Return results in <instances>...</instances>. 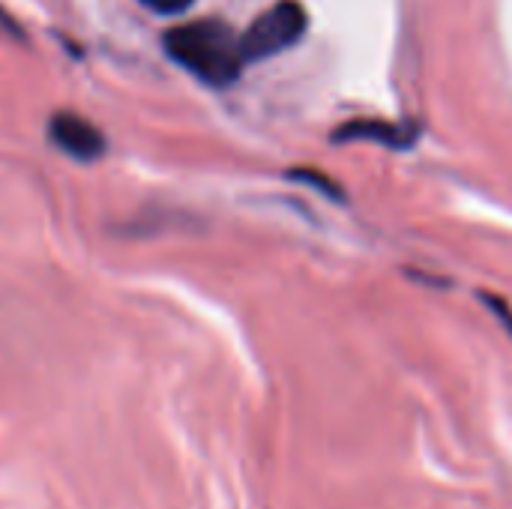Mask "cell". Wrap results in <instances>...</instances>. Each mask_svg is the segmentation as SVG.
I'll return each mask as SVG.
<instances>
[{
  "label": "cell",
  "instance_id": "2",
  "mask_svg": "<svg viewBox=\"0 0 512 509\" xmlns=\"http://www.w3.org/2000/svg\"><path fill=\"white\" fill-rule=\"evenodd\" d=\"M303 33H306V9L297 0H279L276 6L261 12L249 24V30L240 36L243 60L255 63V60L273 57V54L297 45Z\"/></svg>",
  "mask_w": 512,
  "mask_h": 509
},
{
  "label": "cell",
  "instance_id": "4",
  "mask_svg": "<svg viewBox=\"0 0 512 509\" xmlns=\"http://www.w3.org/2000/svg\"><path fill=\"white\" fill-rule=\"evenodd\" d=\"M333 141H375L393 150H405L417 141V129L405 123H387V120H351L336 129Z\"/></svg>",
  "mask_w": 512,
  "mask_h": 509
},
{
  "label": "cell",
  "instance_id": "5",
  "mask_svg": "<svg viewBox=\"0 0 512 509\" xmlns=\"http://www.w3.org/2000/svg\"><path fill=\"white\" fill-rule=\"evenodd\" d=\"M147 9H153V12H159V15H180V12H186L195 0H141Z\"/></svg>",
  "mask_w": 512,
  "mask_h": 509
},
{
  "label": "cell",
  "instance_id": "1",
  "mask_svg": "<svg viewBox=\"0 0 512 509\" xmlns=\"http://www.w3.org/2000/svg\"><path fill=\"white\" fill-rule=\"evenodd\" d=\"M168 54L210 87H228L240 78V36L219 18H198L165 33Z\"/></svg>",
  "mask_w": 512,
  "mask_h": 509
},
{
  "label": "cell",
  "instance_id": "3",
  "mask_svg": "<svg viewBox=\"0 0 512 509\" xmlns=\"http://www.w3.org/2000/svg\"><path fill=\"white\" fill-rule=\"evenodd\" d=\"M48 135L66 156L78 162H96L105 153V135L99 132V126L75 111H57L48 120Z\"/></svg>",
  "mask_w": 512,
  "mask_h": 509
}]
</instances>
